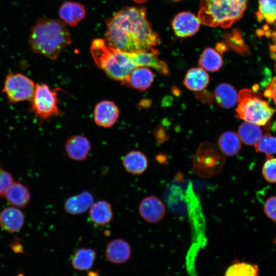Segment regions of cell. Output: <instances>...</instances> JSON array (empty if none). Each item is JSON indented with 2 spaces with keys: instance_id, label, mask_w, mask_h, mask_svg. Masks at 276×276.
I'll list each match as a JSON object with an SVG mask.
<instances>
[{
  "instance_id": "cell-1",
  "label": "cell",
  "mask_w": 276,
  "mask_h": 276,
  "mask_svg": "<svg viewBox=\"0 0 276 276\" xmlns=\"http://www.w3.org/2000/svg\"><path fill=\"white\" fill-rule=\"evenodd\" d=\"M105 40L112 48L133 53L153 48L160 39L146 16V9L126 7L106 21Z\"/></svg>"
},
{
  "instance_id": "cell-2",
  "label": "cell",
  "mask_w": 276,
  "mask_h": 276,
  "mask_svg": "<svg viewBox=\"0 0 276 276\" xmlns=\"http://www.w3.org/2000/svg\"><path fill=\"white\" fill-rule=\"evenodd\" d=\"M71 42L65 24L55 19L39 18L31 28L29 35L32 51L51 60L57 59Z\"/></svg>"
},
{
  "instance_id": "cell-3",
  "label": "cell",
  "mask_w": 276,
  "mask_h": 276,
  "mask_svg": "<svg viewBox=\"0 0 276 276\" xmlns=\"http://www.w3.org/2000/svg\"><path fill=\"white\" fill-rule=\"evenodd\" d=\"M90 51L98 67L109 77L123 84L130 73L137 67L132 53L116 49L108 45L104 39H94Z\"/></svg>"
},
{
  "instance_id": "cell-4",
  "label": "cell",
  "mask_w": 276,
  "mask_h": 276,
  "mask_svg": "<svg viewBox=\"0 0 276 276\" xmlns=\"http://www.w3.org/2000/svg\"><path fill=\"white\" fill-rule=\"evenodd\" d=\"M247 0H201L198 18L210 27L227 28L243 15Z\"/></svg>"
},
{
  "instance_id": "cell-5",
  "label": "cell",
  "mask_w": 276,
  "mask_h": 276,
  "mask_svg": "<svg viewBox=\"0 0 276 276\" xmlns=\"http://www.w3.org/2000/svg\"><path fill=\"white\" fill-rule=\"evenodd\" d=\"M237 102L236 117L259 126L265 125L276 111L270 107L260 94L250 89L239 91Z\"/></svg>"
},
{
  "instance_id": "cell-6",
  "label": "cell",
  "mask_w": 276,
  "mask_h": 276,
  "mask_svg": "<svg viewBox=\"0 0 276 276\" xmlns=\"http://www.w3.org/2000/svg\"><path fill=\"white\" fill-rule=\"evenodd\" d=\"M225 163V156L218 146L210 142L202 143L193 160V173L203 178H210L219 174Z\"/></svg>"
},
{
  "instance_id": "cell-7",
  "label": "cell",
  "mask_w": 276,
  "mask_h": 276,
  "mask_svg": "<svg viewBox=\"0 0 276 276\" xmlns=\"http://www.w3.org/2000/svg\"><path fill=\"white\" fill-rule=\"evenodd\" d=\"M58 88L51 89L46 84L37 83L31 100V110L41 121L49 120L60 113L58 108L57 91Z\"/></svg>"
},
{
  "instance_id": "cell-8",
  "label": "cell",
  "mask_w": 276,
  "mask_h": 276,
  "mask_svg": "<svg viewBox=\"0 0 276 276\" xmlns=\"http://www.w3.org/2000/svg\"><path fill=\"white\" fill-rule=\"evenodd\" d=\"M35 84L29 77L21 73H10L5 80L3 91L12 103L31 101Z\"/></svg>"
},
{
  "instance_id": "cell-9",
  "label": "cell",
  "mask_w": 276,
  "mask_h": 276,
  "mask_svg": "<svg viewBox=\"0 0 276 276\" xmlns=\"http://www.w3.org/2000/svg\"><path fill=\"white\" fill-rule=\"evenodd\" d=\"M139 212L141 217L149 223H157L162 220L166 214V207L157 197L149 195L140 202Z\"/></svg>"
},
{
  "instance_id": "cell-10",
  "label": "cell",
  "mask_w": 276,
  "mask_h": 276,
  "mask_svg": "<svg viewBox=\"0 0 276 276\" xmlns=\"http://www.w3.org/2000/svg\"><path fill=\"white\" fill-rule=\"evenodd\" d=\"M137 67H150L159 74L168 76L170 75L167 63L158 58V51L154 48L132 53Z\"/></svg>"
},
{
  "instance_id": "cell-11",
  "label": "cell",
  "mask_w": 276,
  "mask_h": 276,
  "mask_svg": "<svg viewBox=\"0 0 276 276\" xmlns=\"http://www.w3.org/2000/svg\"><path fill=\"white\" fill-rule=\"evenodd\" d=\"M200 24L198 17L189 12H182L174 17L172 27L177 36L186 37L195 34Z\"/></svg>"
},
{
  "instance_id": "cell-12",
  "label": "cell",
  "mask_w": 276,
  "mask_h": 276,
  "mask_svg": "<svg viewBox=\"0 0 276 276\" xmlns=\"http://www.w3.org/2000/svg\"><path fill=\"white\" fill-rule=\"evenodd\" d=\"M119 109L112 101L104 100L97 104L94 109V121L99 126L108 128L116 122Z\"/></svg>"
},
{
  "instance_id": "cell-13",
  "label": "cell",
  "mask_w": 276,
  "mask_h": 276,
  "mask_svg": "<svg viewBox=\"0 0 276 276\" xmlns=\"http://www.w3.org/2000/svg\"><path fill=\"white\" fill-rule=\"evenodd\" d=\"M66 154L71 159L76 161H83L88 156L91 150V144L84 136L75 135L70 137L65 144Z\"/></svg>"
},
{
  "instance_id": "cell-14",
  "label": "cell",
  "mask_w": 276,
  "mask_h": 276,
  "mask_svg": "<svg viewBox=\"0 0 276 276\" xmlns=\"http://www.w3.org/2000/svg\"><path fill=\"white\" fill-rule=\"evenodd\" d=\"M105 256L110 262L122 264L127 262L131 254L130 244L123 239H115L110 241L106 246Z\"/></svg>"
},
{
  "instance_id": "cell-15",
  "label": "cell",
  "mask_w": 276,
  "mask_h": 276,
  "mask_svg": "<svg viewBox=\"0 0 276 276\" xmlns=\"http://www.w3.org/2000/svg\"><path fill=\"white\" fill-rule=\"evenodd\" d=\"M24 222V214L17 208L7 207L0 212V227L5 231L17 232L22 228Z\"/></svg>"
},
{
  "instance_id": "cell-16",
  "label": "cell",
  "mask_w": 276,
  "mask_h": 276,
  "mask_svg": "<svg viewBox=\"0 0 276 276\" xmlns=\"http://www.w3.org/2000/svg\"><path fill=\"white\" fill-rule=\"evenodd\" d=\"M94 202V197L91 193L84 191L66 199L64 204L65 212L76 215L87 211Z\"/></svg>"
},
{
  "instance_id": "cell-17",
  "label": "cell",
  "mask_w": 276,
  "mask_h": 276,
  "mask_svg": "<svg viewBox=\"0 0 276 276\" xmlns=\"http://www.w3.org/2000/svg\"><path fill=\"white\" fill-rule=\"evenodd\" d=\"M86 11L84 6L75 2H65L60 6L59 15L65 24L75 27L85 16Z\"/></svg>"
},
{
  "instance_id": "cell-18",
  "label": "cell",
  "mask_w": 276,
  "mask_h": 276,
  "mask_svg": "<svg viewBox=\"0 0 276 276\" xmlns=\"http://www.w3.org/2000/svg\"><path fill=\"white\" fill-rule=\"evenodd\" d=\"M154 76L147 67H137L129 75L124 84L141 91L147 89L152 84Z\"/></svg>"
},
{
  "instance_id": "cell-19",
  "label": "cell",
  "mask_w": 276,
  "mask_h": 276,
  "mask_svg": "<svg viewBox=\"0 0 276 276\" xmlns=\"http://www.w3.org/2000/svg\"><path fill=\"white\" fill-rule=\"evenodd\" d=\"M122 164L128 173L133 175H141L147 169L148 160L146 156L141 151L132 150L123 156Z\"/></svg>"
},
{
  "instance_id": "cell-20",
  "label": "cell",
  "mask_w": 276,
  "mask_h": 276,
  "mask_svg": "<svg viewBox=\"0 0 276 276\" xmlns=\"http://www.w3.org/2000/svg\"><path fill=\"white\" fill-rule=\"evenodd\" d=\"M90 221L95 225L104 226L110 222L113 218V211L110 203L106 200L95 202L89 209Z\"/></svg>"
},
{
  "instance_id": "cell-21",
  "label": "cell",
  "mask_w": 276,
  "mask_h": 276,
  "mask_svg": "<svg viewBox=\"0 0 276 276\" xmlns=\"http://www.w3.org/2000/svg\"><path fill=\"white\" fill-rule=\"evenodd\" d=\"M5 197L12 206L23 208L29 203L31 194L27 187L19 181H14Z\"/></svg>"
},
{
  "instance_id": "cell-22",
  "label": "cell",
  "mask_w": 276,
  "mask_h": 276,
  "mask_svg": "<svg viewBox=\"0 0 276 276\" xmlns=\"http://www.w3.org/2000/svg\"><path fill=\"white\" fill-rule=\"evenodd\" d=\"M209 80V76L203 68L193 67L188 71L183 83L189 89L200 91L207 86Z\"/></svg>"
},
{
  "instance_id": "cell-23",
  "label": "cell",
  "mask_w": 276,
  "mask_h": 276,
  "mask_svg": "<svg viewBox=\"0 0 276 276\" xmlns=\"http://www.w3.org/2000/svg\"><path fill=\"white\" fill-rule=\"evenodd\" d=\"M214 98L221 107L229 109L235 106L238 101V94L234 87L227 83H221L215 88Z\"/></svg>"
},
{
  "instance_id": "cell-24",
  "label": "cell",
  "mask_w": 276,
  "mask_h": 276,
  "mask_svg": "<svg viewBox=\"0 0 276 276\" xmlns=\"http://www.w3.org/2000/svg\"><path fill=\"white\" fill-rule=\"evenodd\" d=\"M217 146L224 156H233L240 151L241 142L238 133L227 131L220 135Z\"/></svg>"
},
{
  "instance_id": "cell-25",
  "label": "cell",
  "mask_w": 276,
  "mask_h": 276,
  "mask_svg": "<svg viewBox=\"0 0 276 276\" xmlns=\"http://www.w3.org/2000/svg\"><path fill=\"white\" fill-rule=\"evenodd\" d=\"M96 252L90 248L78 249L72 258L73 268L78 270H87L93 266L96 258Z\"/></svg>"
},
{
  "instance_id": "cell-26",
  "label": "cell",
  "mask_w": 276,
  "mask_h": 276,
  "mask_svg": "<svg viewBox=\"0 0 276 276\" xmlns=\"http://www.w3.org/2000/svg\"><path fill=\"white\" fill-rule=\"evenodd\" d=\"M238 135L241 141L250 146H255L263 135L260 126L246 122L239 126Z\"/></svg>"
},
{
  "instance_id": "cell-27",
  "label": "cell",
  "mask_w": 276,
  "mask_h": 276,
  "mask_svg": "<svg viewBox=\"0 0 276 276\" xmlns=\"http://www.w3.org/2000/svg\"><path fill=\"white\" fill-rule=\"evenodd\" d=\"M198 62L204 70L216 72L222 66L223 60L218 52L213 48H207L202 52Z\"/></svg>"
},
{
  "instance_id": "cell-28",
  "label": "cell",
  "mask_w": 276,
  "mask_h": 276,
  "mask_svg": "<svg viewBox=\"0 0 276 276\" xmlns=\"http://www.w3.org/2000/svg\"><path fill=\"white\" fill-rule=\"evenodd\" d=\"M224 276H260L258 266L236 260L226 269Z\"/></svg>"
},
{
  "instance_id": "cell-29",
  "label": "cell",
  "mask_w": 276,
  "mask_h": 276,
  "mask_svg": "<svg viewBox=\"0 0 276 276\" xmlns=\"http://www.w3.org/2000/svg\"><path fill=\"white\" fill-rule=\"evenodd\" d=\"M258 20H265L269 24L274 23L276 21V0H258Z\"/></svg>"
},
{
  "instance_id": "cell-30",
  "label": "cell",
  "mask_w": 276,
  "mask_h": 276,
  "mask_svg": "<svg viewBox=\"0 0 276 276\" xmlns=\"http://www.w3.org/2000/svg\"><path fill=\"white\" fill-rule=\"evenodd\" d=\"M254 146L257 152L264 153L266 156H272L276 154V136L266 133Z\"/></svg>"
},
{
  "instance_id": "cell-31",
  "label": "cell",
  "mask_w": 276,
  "mask_h": 276,
  "mask_svg": "<svg viewBox=\"0 0 276 276\" xmlns=\"http://www.w3.org/2000/svg\"><path fill=\"white\" fill-rule=\"evenodd\" d=\"M264 179L270 183L276 182V157L266 156L262 169Z\"/></svg>"
},
{
  "instance_id": "cell-32",
  "label": "cell",
  "mask_w": 276,
  "mask_h": 276,
  "mask_svg": "<svg viewBox=\"0 0 276 276\" xmlns=\"http://www.w3.org/2000/svg\"><path fill=\"white\" fill-rule=\"evenodd\" d=\"M264 211L267 217L276 221V196L268 197L264 204Z\"/></svg>"
},
{
  "instance_id": "cell-33",
  "label": "cell",
  "mask_w": 276,
  "mask_h": 276,
  "mask_svg": "<svg viewBox=\"0 0 276 276\" xmlns=\"http://www.w3.org/2000/svg\"><path fill=\"white\" fill-rule=\"evenodd\" d=\"M264 96L272 99L276 105V77H273L264 91Z\"/></svg>"
},
{
  "instance_id": "cell-34",
  "label": "cell",
  "mask_w": 276,
  "mask_h": 276,
  "mask_svg": "<svg viewBox=\"0 0 276 276\" xmlns=\"http://www.w3.org/2000/svg\"><path fill=\"white\" fill-rule=\"evenodd\" d=\"M154 134L156 140L159 142H164L168 138L165 130L162 127L156 129Z\"/></svg>"
},
{
  "instance_id": "cell-35",
  "label": "cell",
  "mask_w": 276,
  "mask_h": 276,
  "mask_svg": "<svg viewBox=\"0 0 276 276\" xmlns=\"http://www.w3.org/2000/svg\"><path fill=\"white\" fill-rule=\"evenodd\" d=\"M12 249L16 253L23 252V247L19 240L16 239L10 245Z\"/></svg>"
},
{
  "instance_id": "cell-36",
  "label": "cell",
  "mask_w": 276,
  "mask_h": 276,
  "mask_svg": "<svg viewBox=\"0 0 276 276\" xmlns=\"http://www.w3.org/2000/svg\"><path fill=\"white\" fill-rule=\"evenodd\" d=\"M226 50V45L222 42L217 43L216 45V51L219 53H222Z\"/></svg>"
},
{
  "instance_id": "cell-37",
  "label": "cell",
  "mask_w": 276,
  "mask_h": 276,
  "mask_svg": "<svg viewBox=\"0 0 276 276\" xmlns=\"http://www.w3.org/2000/svg\"><path fill=\"white\" fill-rule=\"evenodd\" d=\"M133 1L137 3H142L146 2L147 0H133Z\"/></svg>"
},
{
  "instance_id": "cell-38",
  "label": "cell",
  "mask_w": 276,
  "mask_h": 276,
  "mask_svg": "<svg viewBox=\"0 0 276 276\" xmlns=\"http://www.w3.org/2000/svg\"><path fill=\"white\" fill-rule=\"evenodd\" d=\"M274 243L276 245V236H275V238L274 239Z\"/></svg>"
},
{
  "instance_id": "cell-39",
  "label": "cell",
  "mask_w": 276,
  "mask_h": 276,
  "mask_svg": "<svg viewBox=\"0 0 276 276\" xmlns=\"http://www.w3.org/2000/svg\"><path fill=\"white\" fill-rule=\"evenodd\" d=\"M274 37L276 38V33H274Z\"/></svg>"
}]
</instances>
